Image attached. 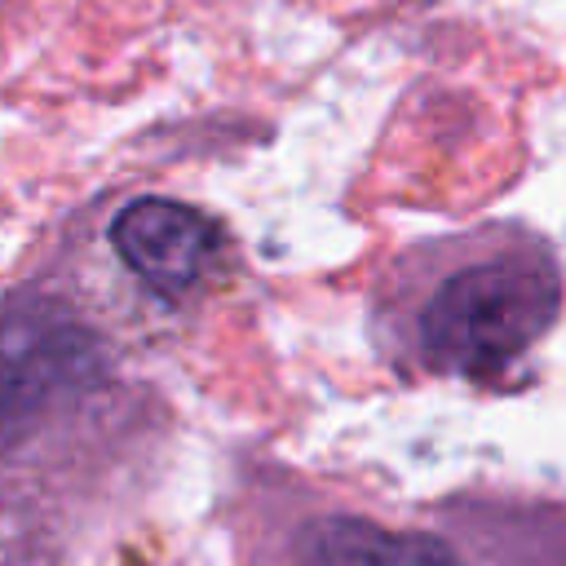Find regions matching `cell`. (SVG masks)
Instances as JSON below:
<instances>
[{
  "label": "cell",
  "mask_w": 566,
  "mask_h": 566,
  "mask_svg": "<svg viewBox=\"0 0 566 566\" xmlns=\"http://www.w3.org/2000/svg\"><path fill=\"white\" fill-rule=\"evenodd\" d=\"M217 517L230 566H566V500L513 486L389 500L256 447L230 455Z\"/></svg>",
  "instance_id": "7a4b0ae2"
},
{
  "label": "cell",
  "mask_w": 566,
  "mask_h": 566,
  "mask_svg": "<svg viewBox=\"0 0 566 566\" xmlns=\"http://www.w3.org/2000/svg\"><path fill=\"white\" fill-rule=\"evenodd\" d=\"M190 327L102 256L84 208L0 287V566H84L164 482Z\"/></svg>",
  "instance_id": "6da1fadb"
},
{
  "label": "cell",
  "mask_w": 566,
  "mask_h": 566,
  "mask_svg": "<svg viewBox=\"0 0 566 566\" xmlns=\"http://www.w3.org/2000/svg\"><path fill=\"white\" fill-rule=\"evenodd\" d=\"M84 217L119 279L186 327H195L208 301L221 296L239 274V243L190 199L155 190L97 195L84 203Z\"/></svg>",
  "instance_id": "277c9868"
},
{
  "label": "cell",
  "mask_w": 566,
  "mask_h": 566,
  "mask_svg": "<svg viewBox=\"0 0 566 566\" xmlns=\"http://www.w3.org/2000/svg\"><path fill=\"white\" fill-rule=\"evenodd\" d=\"M566 310V270L526 221H482L398 248L367 287L363 332L398 380L509 389Z\"/></svg>",
  "instance_id": "3957f363"
}]
</instances>
